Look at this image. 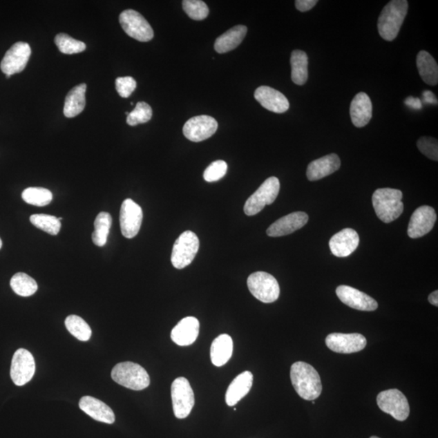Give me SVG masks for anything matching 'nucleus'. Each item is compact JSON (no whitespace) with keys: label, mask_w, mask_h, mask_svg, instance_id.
<instances>
[{"label":"nucleus","mask_w":438,"mask_h":438,"mask_svg":"<svg viewBox=\"0 0 438 438\" xmlns=\"http://www.w3.org/2000/svg\"><path fill=\"white\" fill-rule=\"evenodd\" d=\"M254 97L264 108L274 113H286L290 107L285 95L272 87H258L254 93Z\"/></svg>","instance_id":"a211bd4d"},{"label":"nucleus","mask_w":438,"mask_h":438,"mask_svg":"<svg viewBox=\"0 0 438 438\" xmlns=\"http://www.w3.org/2000/svg\"><path fill=\"white\" fill-rule=\"evenodd\" d=\"M218 127L216 119L209 115H198L191 118L183 128L184 137L191 142H203L211 137Z\"/></svg>","instance_id":"4468645a"},{"label":"nucleus","mask_w":438,"mask_h":438,"mask_svg":"<svg viewBox=\"0 0 438 438\" xmlns=\"http://www.w3.org/2000/svg\"><path fill=\"white\" fill-rule=\"evenodd\" d=\"M360 243L358 233L351 228H345L332 236L330 240V249L338 258H347L358 248Z\"/></svg>","instance_id":"aec40b11"},{"label":"nucleus","mask_w":438,"mask_h":438,"mask_svg":"<svg viewBox=\"0 0 438 438\" xmlns=\"http://www.w3.org/2000/svg\"><path fill=\"white\" fill-rule=\"evenodd\" d=\"M10 77H11V76L6 75V78H10Z\"/></svg>","instance_id":"09e8293b"},{"label":"nucleus","mask_w":438,"mask_h":438,"mask_svg":"<svg viewBox=\"0 0 438 438\" xmlns=\"http://www.w3.org/2000/svg\"><path fill=\"white\" fill-rule=\"evenodd\" d=\"M200 241L197 235L186 231L175 242L171 254V263L178 269L187 267L198 253Z\"/></svg>","instance_id":"423d86ee"},{"label":"nucleus","mask_w":438,"mask_h":438,"mask_svg":"<svg viewBox=\"0 0 438 438\" xmlns=\"http://www.w3.org/2000/svg\"><path fill=\"white\" fill-rule=\"evenodd\" d=\"M336 294L344 305L354 310L371 312L379 307V304L374 298L352 287L339 286L336 289Z\"/></svg>","instance_id":"f3484780"},{"label":"nucleus","mask_w":438,"mask_h":438,"mask_svg":"<svg viewBox=\"0 0 438 438\" xmlns=\"http://www.w3.org/2000/svg\"><path fill=\"white\" fill-rule=\"evenodd\" d=\"M10 285L16 294L23 297L31 296L38 291V283L25 273H17L13 276Z\"/></svg>","instance_id":"2f4dec72"},{"label":"nucleus","mask_w":438,"mask_h":438,"mask_svg":"<svg viewBox=\"0 0 438 438\" xmlns=\"http://www.w3.org/2000/svg\"><path fill=\"white\" fill-rule=\"evenodd\" d=\"M372 105L370 97L365 93H359L354 97L350 106L352 123L357 128L365 127L372 119Z\"/></svg>","instance_id":"b1692460"},{"label":"nucleus","mask_w":438,"mask_h":438,"mask_svg":"<svg viewBox=\"0 0 438 438\" xmlns=\"http://www.w3.org/2000/svg\"><path fill=\"white\" fill-rule=\"evenodd\" d=\"M370 438H380V437H377V436H372Z\"/></svg>","instance_id":"de8ad7c7"},{"label":"nucleus","mask_w":438,"mask_h":438,"mask_svg":"<svg viewBox=\"0 0 438 438\" xmlns=\"http://www.w3.org/2000/svg\"><path fill=\"white\" fill-rule=\"evenodd\" d=\"M200 330L199 321L193 316L182 319L172 330L171 337L179 346H189L197 340Z\"/></svg>","instance_id":"412c9836"},{"label":"nucleus","mask_w":438,"mask_h":438,"mask_svg":"<svg viewBox=\"0 0 438 438\" xmlns=\"http://www.w3.org/2000/svg\"><path fill=\"white\" fill-rule=\"evenodd\" d=\"M227 164L225 161L217 160L211 163L206 171L204 172V180L209 182H216L221 180L227 174Z\"/></svg>","instance_id":"58836bf2"},{"label":"nucleus","mask_w":438,"mask_h":438,"mask_svg":"<svg viewBox=\"0 0 438 438\" xmlns=\"http://www.w3.org/2000/svg\"><path fill=\"white\" fill-rule=\"evenodd\" d=\"M31 55L30 46L23 41L12 45L2 59L0 68L6 75L20 73L26 67Z\"/></svg>","instance_id":"ddd939ff"},{"label":"nucleus","mask_w":438,"mask_h":438,"mask_svg":"<svg viewBox=\"0 0 438 438\" xmlns=\"http://www.w3.org/2000/svg\"><path fill=\"white\" fill-rule=\"evenodd\" d=\"M35 361L32 354L26 349H18L14 353L11 365L10 374L14 384L18 386L26 385L35 376Z\"/></svg>","instance_id":"f8f14e48"},{"label":"nucleus","mask_w":438,"mask_h":438,"mask_svg":"<svg viewBox=\"0 0 438 438\" xmlns=\"http://www.w3.org/2000/svg\"><path fill=\"white\" fill-rule=\"evenodd\" d=\"M405 104L414 110L422 109V102L418 97H408L405 100Z\"/></svg>","instance_id":"37998d69"},{"label":"nucleus","mask_w":438,"mask_h":438,"mask_svg":"<svg viewBox=\"0 0 438 438\" xmlns=\"http://www.w3.org/2000/svg\"><path fill=\"white\" fill-rule=\"evenodd\" d=\"M309 58L305 51L295 50L291 57L292 80L298 86L305 85L309 77Z\"/></svg>","instance_id":"c756f323"},{"label":"nucleus","mask_w":438,"mask_h":438,"mask_svg":"<svg viewBox=\"0 0 438 438\" xmlns=\"http://www.w3.org/2000/svg\"><path fill=\"white\" fill-rule=\"evenodd\" d=\"M86 88V84L83 83L68 92L64 107V114L67 118L76 117L85 109Z\"/></svg>","instance_id":"bb28decb"},{"label":"nucleus","mask_w":438,"mask_h":438,"mask_svg":"<svg viewBox=\"0 0 438 438\" xmlns=\"http://www.w3.org/2000/svg\"><path fill=\"white\" fill-rule=\"evenodd\" d=\"M143 212L141 207L132 199H126L120 209L121 232L125 238L133 239L141 229Z\"/></svg>","instance_id":"9b49d317"},{"label":"nucleus","mask_w":438,"mask_h":438,"mask_svg":"<svg viewBox=\"0 0 438 438\" xmlns=\"http://www.w3.org/2000/svg\"><path fill=\"white\" fill-rule=\"evenodd\" d=\"M377 403L382 412L390 415L399 421H406L409 417L410 406L408 399L397 389L382 391L377 395Z\"/></svg>","instance_id":"1a4fd4ad"},{"label":"nucleus","mask_w":438,"mask_h":438,"mask_svg":"<svg viewBox=\"0 0 438 438\" xmlns=\"http://www.w3.org/2000/svg\"><path fill=\"white\" fill-rule=\"evenodd\" d=\"M171 399L175 417H188L194 407L195 398L187 379L178 377L173 381L171 385Z\"/></svg>","instance_id":"6e6552de"},{"label":"nucleus","mask_w":438,"mask_h":438,"mask_svg":"<svg viewBox=\"0 0 438 438\" xmlns=\"http://www.w3.org/2000/svg\"><path fill=\"white\" fill-rule=\"evenodd\" d=\"M325 344L332 352L351 354L363 350L367 340L361 334L333 333L326 337Z\"/></svg>","instance_id":"2eb2a0df"},{"label":"nucleus","mask_w":438,"mask_h":438,"mask_svg":"<svg viewBox=\"0 0 438 438\" xmlns=\"http://www.w3.org/2000/svg\"><path fill=\"white\" fill-rule=\"evenodd\" d=\"M417 147L423 155L433 161L438 160L437 140L430 137H423L419 139Z\"/></svg>","instance_id":"ea45409f"},{"label":"nucleus","mask_w":438,"mask_h":438,"mask_svg":"<svg viewBox=\"0 0 438 438\" xmlns=\"http://www.w3.org/2000/svg\"><path fill=\"white\" fill-rule=\"evenodd\" d=\"M417 68L422 80L428 86L438 83V66L432 55L426 50L419 51L417 58Z\"/></svg>","instance_id":"c85d7f7f"},{"label":"nucleus","mask_w":438,"mask_h":438,"mask_svg":"<svg viewBox=\"0 0 438 438\" xmlns=\"http://www.w3.org/2000/svg\"><path fill=\"white\" fill-rule=\"evenodd\" d=\"M115 88L120 97L127 99L137 88V82L132 77H118L115 80Z\"/></svg>","instance_id":"a19ab883"},{"label":"nucleus","mask_w":438,"mask_h":438,"mask_svg":"<svg viewBox=\"0 0 438 438\" xmlns=\"http://www.w3.org/2000/svg\"><path fill=\"white\" fill-rule=\"evenodd\" d=\"M408 10L407 0H393L381 11L377 23L379 35L385 41L397 38Z\"/></svg>","instance_id":"f03ea898"},{"label":"nucleus","mask_w":438,"mask_h":438,"mask_svg":"<svg viewBox=\"0 0 438 438\" xmlns=\"http://www.w3.org/2000/svg\"><path fill=\"white\" fill-rule=\"evenodd\" d=\"M423 101L426 104L437 105V99L435 94L430 91H426L423 92Z\"/></svg>","instance_id":"c03bdc74"},{"label":"nucleus","mask_w":438,"mask_h":438,"mask_svg":"<svg viewBox=\"0 0 438 438\" xmlns=\"http://www.w3.org/2000/svg\"><path fill=\"white\" fill-rule=\"evenodd\" d=\"M247 284L251 294L265 304L276 301L280 295V287L276 278L267 272L251 274Z\"/></svg>","instance_id":"39448f33"},{"label":"nucleus","mask_w":438,"mask_h":438,"mask_svg":"<svg viewBox=\"0 0 438 438\" xmlns=\"http://www.w3.org/2000/svg\"><path fill=\"white\" fill-rule=\"evenodd\" d=\"M280 190V182L276 177H269L259 189L247 200L244 211L248 216L258 214L268 204L276 200Z\"/></svg>","instance_id":"0eeeda50"},{"label":"nucleus","mask_w":438,"mask_h":438,"mask_svg":"<svg viewBox=\"0 0 438 438\" xmlns=\"http://www.w3.org/2000/svg\"><path fill=\"white\" fill-rule=\"evenodd\" d=\"M247 27L236 26L227 30L225 34L219 36L214 44V49L219 54L229 53L239 46L245 38Z\"/></svg>","instance_id":"a878e982"},{"label":"nucleus","mask_w":438,"mask_h":438,"mask_svg":"<svg viewBox=\"0 0 438 438\" xmlns=\"http://www.w3.org/2000/svg\"><path fill=\"white\" fill-rule=\"evenodd\" d=\"M309 216L305 212H294L278 219L268 228L270 237H280L292 234L307 225Z\"/></svg>","instance_id":"6ab92c4d"},{"label":"nucleus","mask_w":438,"mask_h":438,"mask_svg":"<svg viewBox=\"0 0 438 438\" xmlns=\"http://www.w3.org/2000/svg\"><path fill=\"white\" fill-rule=\"evenodd\" d=\"M65 326L70 334L82 342L90 340L92 335L91 326L86 321L77 315H70L65 320Z\"/></svg>","instance_id":"473e14b6"},{"label":"nucleus","mask_w":438,"mask_h":438,"mask_svg":"<svg viewBox=\"0 0 438 438\" xmlns=\"http://www.w3.org/2000/svg\"><path fill=\"white\" fill-rule=\"evenodd\" d=\"M55 44L60 53L65 55L82 53L86 49V45L83 41L74 39L63 32L55 36Z\"/></svg>","instance_id":"f704fd0d"},{"label":"nucleus","mask_w":438,"mask_h":438,"mask_svg":"<svg viewBox=\"0 0 438 438\" xmlns=\"http://www.w3.org/2000/svg\"><path fill=\"white\" fill-rule=\"evenodd\" d=\"M111 377L116 383L133 390H142L151 384L146 370L133 362L117 363L111 371Z\"/></svg>","instance_id":"20e7f679"},{"label":"nucleus","mask_w":438,"mask_h":438,"mask_svg":"<svg viewBox=\"0 0 438 438\" xmlns=\"http://www.w3.org/2000/svg\"><path fill=\"white\" fill-rule=\"evenodd\" d=\"M316 3V0H296V7L300 12H305L311 10Z\"/></svg>","instance_id":"79ce46f5"},{"label":"nucleus","mask_w":438,"mask_h":438,"mask_svg":"<svg viewBox=\"0 0 438 438\" xmlns=\"http://www.w3.org/2000/svg\"><path fill=\"white\" fill-rule=\"evenodd\" d=\"M340 166L341 161L339 157L335 153H330L310 162L306 175L310 181L319 180L334 173L340 169Z\"/></svg>","instance_id":"5701e85b"},{"label":"nucleus","mask_w":438,"mask_h":438,"mask_svg":"<svg viewBox=\"0 0 438 438\" xmlns=\"http://www.w3.org/2000/svg\"><path fill=\"white\" fill-rule=\"evenodd\" d=\"M182 6L186 14L194 21H202L209 15V8L202 0H184Z\"/></svg>","instance_id":"e433bc0d"},{"label":"nucleus","mask_w":438,"mask_h":438,"mask_svg":"<svg viewBox=\"0 0 438 438\" xmlns=\"http://www.w3.org/2000/svg\"><path fill=\"white\" fill-rule=\"evenodd\" d=\"M233 353V341L230 335L221 334L213 340L211 348L213 365L221 367L229 361Z\"/></svg>","instance_id":"cd10ccee"},{"label":"nucleus","mask_w":438,"mask_h":438,"mask_svg":"<svg viewBox=\"0 0 438 438\" xmlns=\"http://www.w3.org/2000/svg\"><path fill=\"white\" fill-rule=\"evenodd\" d=\"M437 214L431 207L422 206L412 213L410 219L408 234L410 238L418 239L430 232L435 225Z\"/></svg>","instance_id":"dca6fc26"},{"label":"nucleus","mask_w":438,"mask_h":438,"mask_svg":"<svg viewBox=\"0 0 438 438\" xmlns=\"http://www.w3.org/2000/svg\"><path fill=\"white\" fill-rule=\"evenodd\" d=\"M254 375L249 371L242 372L237 376L228 388L226 392V403L229 407L235 406L249 394L253 386Z\"/></svg>","instance_id":"393cba45"},{"label":"nucleus","mask_w":438,"mask_h":438,"mask_svg":"<svg viewBox=\"0 0 438 438\" xmlns=\"http://www.w3.org/2000/svg\"><path fill=\"white\" fill-rule=\"evenodd\" d=\"M30 219L32 225L51 236H57L61 228L58 218L48 214H34Z\"/></svg>","instance_id":"c9c22d12"},{"label":"nucleus","mask_w":438,"mask_h":438,"mask_svg":"<svg viewBox=\"0 0 438 438\" xmlns=\"http://www.w3.org/2000/svg\"><path fill=\"white\" fill-rule=\"evenodd\" d=\"M292 385L300 397L307 401H314L319 397L323 391L321 377L314 368L309 363L298 361L291 368Z\"/></svg>","instance_id":"f257e3e1"},{"label":"nucleus","mask_w":438,"mask_h":438,"mask_svg":"<svg viewBox=\"0 0 438 438\" xmlns=\"http://www.w3.org/2000/svg\"><path fill=\"white\" fill-rule=\"evenodd\" d=\"M2 245H3V242H2L1 239H0V249L2 248Z\"/></svg>","instance_id":"49530a36"},{"label":"nucleus","mask_w":438,"mask_h":438,"mask_svg":"<svg viewBox=\"0 0 438 438\" xmlns=\"http://www.w3.org/2000/svg\"><path fill=\"white\" fill-rule=\"evenodd\" d=\"M152 115L151 106L146 102H139L132 113L128 114L127 124L130 126H137L140 124L147 123L151 120Z\"/></svg>","instance_id":"4c0bfd02"},{"label":"nucleus","mask_w":438,"mask_h":438,"mask_svg":"<svg viewBox=\"0 0 438 438\" xmlns=\"http://www.w3.org/2000/svg\"><path fill=\"white\" fill-rule=\"evenodd\" d=\"M403 193L399 189H379L372 195V206L380 220L390 223L403 212Z\"/></svg>","instance_id":"7ed1b4c3"},{"label":"nucleus","mask_w":438,"mask_h":438,"mask_svg":"<svg viewBox=\"0 0 438 438\" xmlns=\"http://www.w3.org/2000/svg\"><path fill=\"white\" fill-rule=\"evenodd\" d=\"M79 407L88 416L95 421L109 423H113L115 421V413L109 406L102 401L91 396H84L79 402Z\"/></svg>","instance_id":"4be33fe9"},{"label":"nucleus","mask_w":438,"mask_h":438,"mask_svg":"<svg viewBox=\"0 0 438 438\" xmlns=\"http://www.w3.org/2000/svg\"><path fill=\"white\" fill-rule=\"evenodd\" d=\"M428 301H430V304L435 305L436 307L438 306V292L435 291L431 293L430 296H428Z\"/></svg>","instance_id":"a18cd8bd"},{"label":"nucleus","mask_w":438,"mask_h":438,"mask_svg":"<svg viewBox=\"0 0 438 438\" xmlns=\"http://www.w3.org/2000/svg\"><path fill=\"white\" fill-rule=\"evenodd\" d=\"M22 198L32 206L41 207L48 206L53 200V195L48 189L32 187L23 191Z\"/></svg>","instance_id":"72a5a7b5"},{"label":"nucleus","mask_w":438,"mask_h":438,"mask_svg":"<svg viewBox=\"0 0 438 438\" xmlns=\"http://www.w3.org/2000/svg\"><path fill=\"white\" fill-rule=\"evenodd\" d=\"M120 23L129 37L142 43L153 38V30L150 23L138 12L128 9L120 16Z\"/></svg>","instance_id":"9d476101"},{"label":"nucleus","mask_w":438,"mask_h":438,"mask_svg":"<svg viewBox=\"0 0 438 438\" xmlns=\"http://www.w3.org/2000/svg\"><path fill=\"white\" fill-rule=\"evenodd\" d=\"M111 225L113 218L109 213H99L95 221V231L92 234V240L95 245L104 247L106 244Z\"/></svg>","instance_id":"7c9ffc66"}]
</instances>
